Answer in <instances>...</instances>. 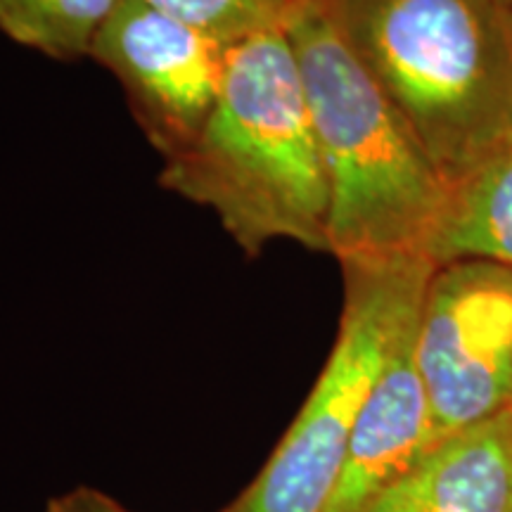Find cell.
Returning a JSON list of instances; mask_svg holds the SVG:
<instances>
[{"label":"cell","instance_id":"obj_1","mask_svg":"<svg viewBox=\"0 0 512 512\" xmlns=\"http://www.w3.org/2000/svg\"><path fill=\"white\" fill-rule=\"evenodd\" d=\"M159 183L214 211L249 256L275 240L328 252V176L283 24L230 43L214 112Z\"/></svg>","mask_w":512,"mask_h":512},{"label":"cell","instance_id":"obj_2","mask_svg":"<svg viewBox=\"0 0 512 512\" xmlns=\"http://www.w3.org/2000/svg\"><path fill=\"white\" fill-rule=\"evenodd\" d=\"M283 27L328 176V252L339 264L427 259L451 190L444 176L351 53L325 0H292Z\"/></svg>","mask_w":512,"mask_h":512},{"label":"cell","instance_id":"obj_3","mask_svg":"<svg viewBox=\"0 0 512 512\" xmlns=\"http://www.w3.org/2000/svg\"><path fill=\"white\" fill-rule=\"evenodd\" d=\"M325 5L448 188L512 138V55L496 0Z\"/></svg>","mask_w":512,"mask_h":512},{"label":"cell","instance_id":"obj_4","mask_svg":"<svg viewBox=\"0 0 512 512\" xmlns=\"http://www.w3.org/2000/svg\"><path fill=\"white\" fill-rule=\"evenodd\" d=\"M335 347L259 475L219 512H323L351 432L396 344L418 320L434 266L425 256L347 261Z\"/></svg>","mask_w":512,"mask_h":512},{"label":"cell","instance_id":"obj_5","mask_svg":"<svg viewBox=\"0 0 512 512\" xmlns=\"http://www.w3.org/2000/svg\"><path fill=\"white\" fill-rule=\"evenodd\" d=\"M418 361L432 446L512 408V271L463 259L434 268L422 297Z\"/></svg>","mask_w":512,"mask_h":512},{"label":"cell","instance_id":"obj_6","mask_svg":"<svg viewBox=\"0 0 512 512\" xmlns=\"http://www.w3.org/2000/svg\"><path fill=\"white\" fill-rule=\"evenodd\" d=\"M228 48L147 0H119L88 57L119 81L138 126L166 162L195 143L214 112Z\"/></svg>","mask_w":512,"mask_h":512},{"label":"cell","instance_id":"obj_7","mask_svg":"<svg viewBox=\"0 0 512 512\" xmlns=\"http://www.w3.org/2000/svg\"><path fill=\"white\" fill-rule=\"evenodd\" d=\"M418 320L396 344L351 432L337 484L323 512H366L432 448V418L415 361Z\"/></svg>","mask_w":512,"mask_h":512},{"label":"cell","instance_id":"obj_8","mask_svg":"<svg viewBox=\"0 0 512 512\" xmlns=\"http://www.w3.org/2000/svg\"><path fill=\"white\" fill-rule=\"evenodd\" d=\"M366 512H512V408L434 444Z\"/></svg>","mask_w":512,"mask_h":512},{"label":"cell","instance_id":"obj_9","mask_svg":"<svg viewBox=\"0 0 512 512\" xmlns=\"http://www.w3.org/2000/svg\"><path fill=\"white\" fill-rule=\"evenodd\" d=\"M427 259L434 266L482 259L512 271V138L451 185Z\"/></svg>","mask_w":512,"mask_h":512},{"label":"cell","instance_id":"obj_10","mask_svg":"<svg viewBox=\"0 0 512 512\" xmlns=\"http://www.w3.org/2000/svg\"><path fill=\"white\" fill-rule=\"evenodd\" d=\"M119 0H0V31L53 60L88 57L91 43Z\"/></svg>","mask_w":512,"mask_h":512},{"label":"cell","instance_id":"obj_11","mask_svg":"<svg viewBox=\"0 0 512 512\" xmlns=\"http://www.w3.org/2000/svg\"><path fill=\"white\" fill-rule=\"evenodd\" d=\"M147 3L195 24L230 46L256 31L280 27L292 0H147Z\"/></svg>","mask_w":512,"mask_h":512},{"label":"cell","instance_id":"obj_12","mask_svg":"<svg viewBox=\"0 0 512 512\" xmlns=\"http://www.w3.org/2000/svg\"><path fill=\"white\" fill-rule=\"evenodd\" d=\"M43 512H133L105 491L93 486H76L72 491L50 498Z\"/></svg>","mask_w":512,"mask_h":512},{"label":"cell","instance_id":"obj_13","mask_svg":"<svg viewBox=\"0 0 512 512\" xmlns=\"http://www.w3.org/2000/svg\"><path fill=\"white\" fill-rule=\"evenodd\" d=\"M496 5H498V12H501L505 38H508L510 55H512V0H496Z\"/></svg>","mask_w":512,"mask_h":512}]
</instances>
